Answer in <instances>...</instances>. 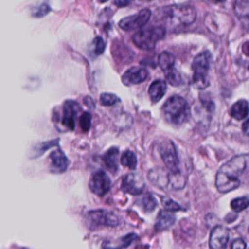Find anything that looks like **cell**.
<instances>
[{
	"mask_svg": "<svg viewBox=\"0 0 249 249\" xmlns=\"http://www.w3.org/2000/svg\"><path fill=\"white\" fill-rule=\"evenodd\" d=\"M248 156L238 155L220 166L216 173V188L221 193H228L240 185V176L247 166Z\"/></svg>",
	"mask_w": 249,
	"mask_h": 249,
	"instance_id": "1",
	"label": "cell"
},
{
	"mask_svg": "<svg viewBox=\"0 0 249 249\" xmlns=\"http://www.w3.org/2000/svg\"><path fill=\"white\" fill-rule=\"evenodd\" d=\"M163 118L171 124L180 125L190 116V109L186 99L180 95L170 96L162 106Z\"/></svg>",
	"mask_w": 249,
	"mask_h": 249,
	"instance_id": "2",
	"label": "cell"
},
{
	"mask_svg": "<svg viewBox=\"0 0 249 249\" xmlns=\"http://www.w3.org/2000/svg\"><path fill=\"white\" fill-rule=\"evenodd\" d=\"M165 16L172 26L191 24L196 17V9L191 5H173L165 9Z\"/></svg>",
	"mask_w": 249,
	"mask_h": 249,
	"instance_id": "3",
	"label": "cell"
},
{
	"mask_svg": "<svg viewBox=\"0 0 249 249\" xmlns=\"http://www.w3.org/2000/svg\"><path fill=\"white\" fill-rule=\"evenodd\" d=\"M165 35V29L162 26H152L137 31L133 37V43L140 49L153 50L158 41Z\"/></svg>",
	"mask_w": 249,
	"mask_h": 249,
	"instance_id": "4",
	"label": "cell"
},
{
	"mask_svg": "<svg viewBox=\"0 0 249 249\" xmlns=\"http://www.w3.org/2000/svg\"><path fill=\"white\" fill-rule=\"evenodd\" d=\"M160 153L161 156V159L173 176H177L180 173V160L178 158L177 150L175 148V145L170 140H165L161 143L160 147Z\"/></svg>",
	"mask_w": 249,
	"mask_h": 249,
	"instance_id": "5",
	"label": "cell"
},
{
	"mask_svg": "<svg viewBox=\"0 0 249 249\" xmlns=\"http://www.w3.org/2000/svg\"><path fill=\"white\" fill-rule=\"evenodd\" d=\"M151 18V11L149 9H143L133 16L124 18L120 20L119 26L126 31L135 30L144 26Z\"/></svg>",
	"mask_w": 249,
	"mask_h": 249,
	"instance_id": "6",
	"label": "cell"
},
{
	"mask_svg": "<svg viewBox=\"0 0 249 249\" xmlns=\"http://www.w3.org/2000/svg\"><path fill=\"white\" fill-rule=\"evenodd\" d=\"M89 186L93 194L102 196L109 192L111 188V180L103 170H97L91 175Z\"/></svg>",
	"mask_w": 249,
	"mask_h": 249,
	"instance_id": "7",
	"label": "cell"
},
{
	"mask_svg": "<svg viewBox=\"0 0 249 249\" xmlns=\"http://www.w3.org/2000/svg\"><path fill=\"white\" fill-rule=\"evenodd\" d=\"M145 187V182L142 176L138 173H128L122 180L121 189L123 192L130 195H140Z\"/></svg>",
	"mask_w": 249,
	"mask_h": 249,
	"instance_id": "8",
	"label": "cell"
},
{
	"mask_svg": "<svg viewBox=\"0 0 249 249\" xmlns=\"http://www.w3.org/2000/svg\"><path fill=\"white\" fill-rule=\"evenodd\" d=\"M88 218L93 227L97 226H109L115 227L119 225V219L116 215L103 209L89 211Z\"/></svg>",
	"mask_w": 249,
	"mask_h": 249,
	"instance_id": "9",
	"label": "cell"
},
{
	"mask_svg": "<svg viewBox=\"0 0 249 249\" xmlns=\"http://www.w3.org/2000/svg\"><path fill=\"white\" fill-rule=\"evenodd\" d=\"M80 105L74 100H66L63 104V113L61 124L69 130L75 128V117L78 114Z\"/></svg>",
	"mask_w": 249,
	"mask_h": 249,
	"instance_id": "10",
	"label": "cell"
},
{
	"mask_svg": "<svg viewBox=\"0 0 249 249\" xmlns=\"http://www.w3.org/2000/svg\"><path fill=\"white\" fill-rule=\"evenodd\" d=\"M229 241V230L224 226H216L210 233L209 245L211 249H226Z\"/></svg>",
	"mask_w": 249,
	"mask_h": 249,
	"instance_id": "11",
	"label": "cell"
},
{
	"mask_svg": "<svg viewBox=\"0 0 249 249\" xmlns=\"http://www.w3.org/2000/svg\"><path fill=\"white\" fill-rule=\"evenodd\" d=\"M148 77V71L139 66H134L125 71L122 77V81L125 86L137 85L143 83Z\"/></svg>",
	"mask_w": 249,
	"mask_h": 249,
	"instance_id": "12",
	"label": "cell"
},
{
	"mask_svg": "<svg viewBox=\"0 0 249 249\" xmlns=\"http://www.w3.org/2000/svg\"><path fill=\"white\" fill-rule=\"evenodd\" d=\"M211 63V54L209 52L204 51L199 53L195 56L192 62V68L194 70V74L198 75H207L208 70L210 68Z\"/></svg>",
	"mask_w": 249,
	"mask_h": 249,
	"instance_id": "13",
	"label": "cell"
},
{
	"mask_svg": "<svg viewBox=\"0 0 249 249\" xmlns=\"http://www.w3.org/2000/svg\"><path fill=\"white\" fill-rule=\"evenodd\" d=\"M50 160H51L50 169L53 173H62L67 169L69 165V160L60 149H56L53 151L50 155Z\"/></svg>",
	"mask_w": 249,
	"mask_h": 249,
	"instance_id": "14",
	"label": "cell"
},
{
	"mask_svg": "<svg viewBox=\"0 0 249 249\" xmlns=\"http://www.w3.org/2000/svg\"><path fill=\"white\" fill-rule=\"evenodd\" d=\"M166 91V83L163 80H156L149 87V96L153 103L159 102Z\"/></svg>",
	"mask_w": 249,
	"mask_h": 249,
	"instance_id": "15",
	"label": "cell"
},
{
	"mask_svg": "<svg viewBox=\"0 0 249 249\" xmlns=\"http://www.w3.org/2000/svg\"><path fill=\"white\" fill-rule=\"evenodd\" d=\"M118 156H119V148L118 147H111L109 150L105 152L102 157V160L108 170L112 173H115L119 166H118Z\"/></svg>",
	"mask_w": 249,
	"mask_h": 249,
	"instance_id": "16",
	"label": "cell"
},
{
	"mask_svg": "<svg viewBox=\"0 0 249 249\" xmlns=\"http://www.w3.org/2000/svg\"><path fill=\"white\" fill-rule=\"evenodd\" d=\"M175 222V216L171 212L168 211H160L157 221L155 224V229L157 231H163L170 228Z\"/></svg>",
	"mask_w": 249,
	"mask_h": 249,
	"instance_id": "17",
	"label": "cell"
},
{
	"mask_svg": "<svg viewBox=\"0 0 249 249\" xmlns=\"http://www.w3.org/2000/svg\"><path fill=\"white\" fill-rule=\"evenodd\" d=\"M231 115L236 120L246 119L248 115V102L245 99L236 101L231 108Z\"/></svg>",
	"mask_w": 249,
	"mask_h": 249,
	"instance_id": "18",
	"label": "cell"
},
{
	"mask_svg": "<svg viewBox=\"0 0 249 249\" xmlns=\"http://www.w3.org/2000/svg\"><path fill=\"white\" fill-rule=\"evenodd\" d=\"M174 62H175V57L171 53L165 51L160 53L158 58V64L163 72L174 67Z\"/></svg>",
	"mask_w": 249,
	"mask_h": 249,
	"instance_id": "19",
	"label": "cell"
},
{
	"mask_svg": "<svg viewBox=\"0 0 249 249\" xmlns=\"http://www.w3.org/2000/svg\"><path fill=\"white\" fill-rule=\"evenodd\" d=\"M121 163L124 166H126L129 169L133 170L137 166V158L132 151L126 150L123 153V155L121 157Z\"/></svg>",
	"mask_w": 249,
	"mask_h": 249,
	"instance_id": "20",
	"label": "cell"
},
{
	"mask_svg": "<svg viewBox=\"0 0 249 249\" xmlns=\"http://www.w3.org/2000/svg\"><path fill=\"white\" fill-rule=\"evenodd\" d=\"M138 202H139V205L146 212L153 211L155 209V207L157 206V201H156L155 197L150 193H146L145 195H143L141 196V198L138 200Z\"/></svg>",
	"mask_w": 249,
	"mask_h": 249,
	"instance_id": "21",
	"label": "cell"
},
{
	"mask_svg": "<svg viewBox=\"0 0 249 249\" xmlns=\"http://www.w3.org/2000/svg\"><path fill=\"white\" fill-rule=\"evenodd\" d=\"M164 75H165V78L167 80V82L169 84H171L172 86L174 87H178L179 85L182 84V78H181V75L180 73L176 70L175 67H172L170 68L169 70L163 72Z\"/></svg>",
	"mask_w": 249,
	"mask_h": 249,
	"instance_id": "22",
	"label": "cell"
},
{
	"mask_svg": "<svg viewBox=\"0 0 249 249\" xmlns=\"http://www.w3.org/2000/svg\"><path fill=\"white\" fill-rule=\"evenodd\" d=\"M194 88L197 89H204L208 87L209 85V79L208 75H198V74H194L193 75V80H192Z\"/></svg>",
	"mask_w": 249,
	"mask_h": 249,
	"instance_id": "23",
	"label": "cell"
},
{
	"mask_svg": "<svg viewBox=\"0 0 249 249\" xmlns=\"http://www.w3.org/2000/svg\"><path fill=\"white\" fill-rule=\"evenodd\" d=\"M248 197L247 196H241V197H236L231 200V207L233 211L235 212H240L244 209L247 208L248 206Z\"/></svg>",
	"mask_w": 249,
	"mask_h": 249,
	"instance_id": "24",
	"label": "cell"
},
{
	"mask_svg": "<svg viewBox=\"0 0 249 249\" xmlns=\"http://www.w3.org/2000/svg\"><path fill=\"white\" fill-rule=\"evenodd\" d=\"M234 11L235 14L240 18L248 17L249 14V2L246 0L243 1H236L234 3Z\"/></svg>",
	"mask_w": 249,
	"mask_h": 249,
	"instance_id": "25",
	"label": "cell"
},
{
	"mask_svg": "<svg viewBox=\"0 0 249 249\" xmlns=\"http://www.w3.org/2000/svg\"><path fill=\"white\" fill-rule=\"evenodd\" d=\"M99 99H100V103L104 106H112L119 100L117 95L113 93H108V92L101 93Z\"/></svg>",
	"mask_w": 249,
	"mask_h": 249,
	"instance_id": "26",
	"label": "cell"
},
{
	"mask_svg": "<svg viewBox=\"0 0 249 249\" xmlns=\"http://www.w3.org/2000/svg\"><path fill=\"white\" fill-rule=\"evenodd\" d=\"M51 11L50 6L47 3H42L32 9V16L35 18H42Z\"/></svg>",
	"mask_w": 249,
	"mask_h": 249,
	"instance_id": "27",
	"label": "cell"
},
{
	"mask_svg": "<svg viewBox=\"0 0 249 249\" xmlns=\"http://www.w3.org/2000/svg\"><path fill=\"white\" fill-rule=\"evenodd\" d=\"M161 202H162V205H163L165 211L173 212V211H178V210L182 209L181 206L177 202H175L174 200H172L169 197H162Z\"/></svg>",
	"mask_w": 249,
	"mask_h": 249,
	"instance_id": "28",
	"label": "cell"
},
{
	"mask_svg": "<svg viewBox=\"0 0 249 249\" xmlns=\"http://www.w3.org/2000/svg\"><path fill=\"white\" fill-rule=\"evenodd\" d=\"M80 125L82 127V129L87 132L89 131V127H90V124H91V115L89 112H84L81 117H80Z\"/></svg>",
	"mask_w": 249,
	"mask_h": 249,
	"instance_id": "29",
	"label": "cell"
},
{
	"mask_svg": "<svg viewBox=\"0 0 249 249\" xmlns=\"http://www.w3.org/2000/svg\"><path fill=\"white\" fill-rule=\"evenodd\" d=\"M94 53L96 55H99L101 54L103 52H104V49H105V43L103 41V39L99 36H97L94 40Z\"/></svg>",
	"mask_w": 249,
	"mask_h": 249,
	"instance_id": "30",
	"label": "cell"
},
{
	"mask_svg": "<svg viewBox=\"0 0 249 249\" xmlns=\"http://www.w3.org/2000/svg\"><path fill=\"white\" fill-rule=\"evenodd\" d=\"M57 142H58V139H55V140H53V141H49V142H44V143L38 145V148H36V149L40 150L39 154H42L45 150H47V149H49L50 147H52V146L57 144Z\"/></svg>",
	"mask_w": 249,
	"mask_h": 249,
	"instance_id": "31",
	"label": "cell"
},
{
	"mask_svg": "<svg viewBox=\"0 0 249 249\" xmlns=\"http://www.w3.org/2000/svg\"><path fill=\"white\" fill-rule=\"evenodd\" d=\"M231 249H246V243L243 239L237 238V239L233 240V242L231 243Z\"/></svg>",
	"mask_w": 249,
	"mask_h": 249,
	"instance_id": "32",
	"label": "cell"
},
{
	"mask_svg": "<svg viewBox=\"0 0 249 249\" xmlns=\"http://www.w3.org/2000/svg\"><path fill=\"white\" fill-rule=\"evenodd\" d=\"M130 2L129 1H115L114 2V4H116L117 6H126V5H128Z\"/></svg>",
	"mask_w": 249,
	"mask_h": 249,
	"instance_id": "33",
	"label": "cell"
},
{
	"mask_svg": "<svg viewBox=\"0 0 249 249\" xmlns=\"http://www.w3.org/2000/svg\"><path fill=\"white\" fill-rule=\"evenodd\" d=\"M247 120H245V122L243 123V128H244V132H245V134H247V131H248V129H247Z\"/></svg>",
	"mask_w": 249,
	"mask_h": 249,
	"instance_id": "34",
	"label": "cell"
},
{
	"mask_svg": "<svg viewBox=\"0 0 249 249\" xmlns=\"http://www.w3.org/2000/svg\"><path fill=\"white\" fill-rule=\"evenodd\" d=\"M103 249H120L118 247H111V246H104Z\"/></svg>",
	"mask_w": 249,
	"mask_h": 249,
	"instance_id": "35",
	"label": "cell"
}]
</instances>
